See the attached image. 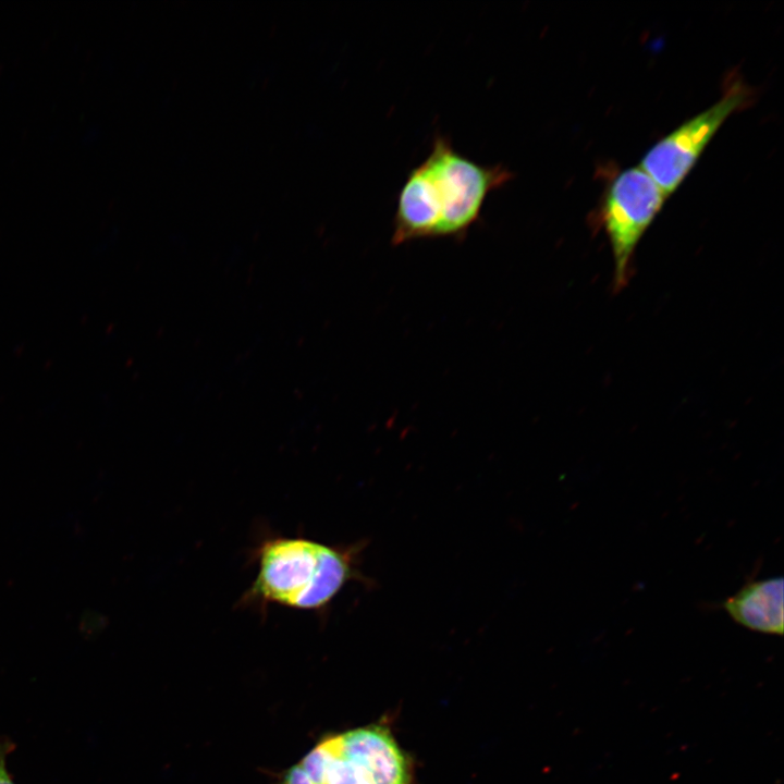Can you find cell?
<instances>
[{
    "mask_svg": "<svg viewBox=\"0 0 784 784\" xmlns=\"http://www.w3.org/2000/svg\"><path fill=\"white\" fill-rule=\"evenodd\" d=\"M514 179L502 164L463 156L437 134L427 158L411 170L396 199L391 242L462 238L481 215L488 195Z\"/></svg>",
    "mask_w": 784,
    "mask_h": 784,
    "instance_id": "obj_1",
    "label": "cell"
},
{
    "mask_svg": "<svg viewBox=\"0 0 784 784\" xmlns=\"http://www.w3.org/2000/svg\"><path fill=\"white\" fill-rule=\"evenodd\" d=\"M363 549V542L331 546L264 531L249 554L256 576L236 608L262 614L269 607L280 605L323 615L345 585L364 579L359 572Z\"/></svg>",
    "mask_w": 784,
    "mask_h": 784,
    "instance_id": "obj_2",
    "label": "cell"
},
{
    "mask_svg": "<svg viewBox=\"0 0 784 784\" xmlns=\"http://www.w3.org/2000/svg\"><path fill=\"white\" fill-rule=\"evenodd\" d=\"M666 198L640 167L624 169L608 184L600 220L613 255L616 290L627 284L635 249Z\"/></svg>",
    "mask_w": 784,
    "mask_h": 784,
    "instance_id": "obj_3",
    "label": "cell"
},
{
    "mask_svg": "<svg viewBox=\"0 0 784 784\" xmlns=\"http://www.w3.org/2000/svg\"><path fill=\"white\" fill-rule=\"evenodd\" d=\"M750 97L749 88L739 78L731 81L715 103L657 142L639 167L669 197L695 167L721 125L731 114L746 107Z\"/></svg>",
    "mask_w": 784,
    "mask_h": 784,
    "instance_id": "obj_4",
    "label": "cell"
},
{
    "mask_svg": "<svg viewBox=\"0 0 784 784\" xmlns=\"http://www.w3.org/2000/svg\"><path fill=\"white\" fill-rule=\"evenodd\" d=\"M343 755L358 765L372 784H412L409 764L391 732L380 725L341 734Z\"/></svg>",
    "mask_w": 784,
    "mask_h": 784,
    "instance_id": "obj_5",
    "label": "cell"
},
{
    "mask_svg": "<svg viewBox=\"0 0 784 784\" xmlns=\"http://www.w3.org/2000/svg\"><path fill=\"white\" fill-rule=\"evenodd\" d=\"M783 578L747 583L723 609L739 625L764 634H783Z\"/></svg>",
    "mask_w": 784,
    "mask_h": 784,
    "instance_id": "obj_6",
    "label": "cell"
},
{
    "mask_svg": "<svg viewBox=\"0 0 784 784\" xmlns=\"http://www.w3.org/2000/svg\"><path fill=\"white\" fill-rule=\"evenodd\" d=\"M324 784H372L366 773L343 755L341 734H338L336 752Z\"/></svg>",
    "mask_w": 784,
    "mask_h": 784,
    "instance_id": "obj_7",
    "label": "cell"
},
{
    "mask_svg": "<svg viewBox=\"0 0 784 784\" xmlns=\"http://www.w3.org/2000/svg\"><path fill=\"white\" fill-rule=\"evenodd\" d=\"M281 784H313L299 764L292 767L285 773Z\"/></svg>",
    "mask_w": 784,
    "mask_h": 784,
    "instance_id": "obj_8",
    "label": "cell"
},
{
    "mask_svg": "<svg viewBox=\"0 0 784 784\" xmlns=\"http://www.w3.org/2000/svg\"><path fill=\"white\" fill-rule=\"evenodd\" d=\"M10 748V743L0 742V784H14L5 769V757Z\"/></svg>",
    "mask_w": 784,
    "mask_h": 784,
    "instance_id": "obj_9",
    "label": "cell"
}]
</instances>
